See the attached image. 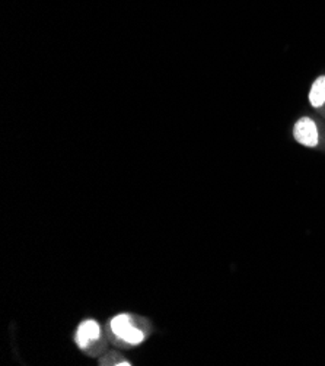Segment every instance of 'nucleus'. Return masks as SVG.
<instances>
[{"instance_id": "3", "label": "nucleus", "mask_w": 325, "mask_h": 366, "mask_svg": "<svg viewBox=\"0 0 325 366\" xmlns=\"http://www.w3.org/2000/svg\"><path fill=\"white\" fill-rule=\"evenodd\" d=\"M293 138L298 143L307 146V147H315L319 142L318 127L315 121L309 117H302L295 123L293 127Z\"/></svg>"}, {"instance_id": "2", "label": "nucleus", "mask_w": 325, "mask_h": 366, "mask_svg": "<svg viewBox=\"0 0 325 366\" xmlns=\"http://www.w3.org/2000/svg\"><path fill=\"white\" fill-rule=\"evenodd\" d=\"M102 331L99 322L95 319H85L76 329L75 343L76 346L88 355H97L95 350H101Z\"/></svg>"}, {"instance_id": "1", "label": "nucleus", "mask_w": 325, "mask_h": 366, "mask_svg": "<svg viewBox=\"0 0 325 366\" xmlns=\"http://www.w3.org/2000/svg\"><path fill=\"white\" fill-rule=\"evenodd\" d=\"M108 331L117 343L127 348L139 346L146 338L147 331L137 324V318L130 314H118L108 322Z\"/></svg>"}, {"instance_id": "4", "label": "nucleus", "mask_w": 325, "mask_h": 366, "mask_svg": "<svg viewBox=\"0 0 325 366\" xmlns=\"http://www.w3.org/2000/svg\"><path fill=\"white\" fill-rule=\"evenodd\" d=\"M308 98L311 105L315 106V109H319V106L325 104V76H319L318 79H315Z\"/></svg>"}]
</instances>
